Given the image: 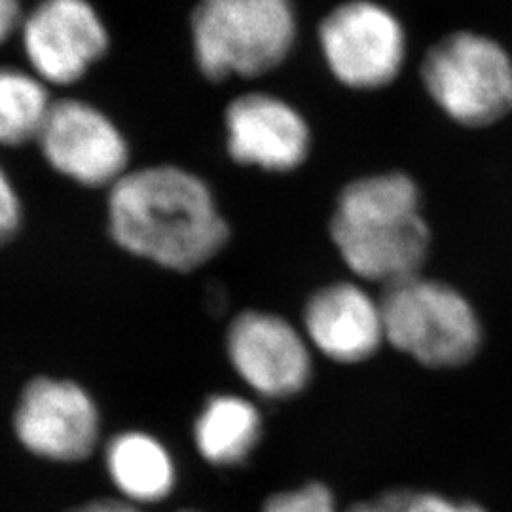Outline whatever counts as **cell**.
I'll return each instance as SVG.
<instances>
[{
	"instance_id": "1",
	"label": "cell",
	"mask_w": 512,
	"mask_h": 512,
	"mask_svg": "<svg viewBox=\"0 0 512 512\" xmlns=\"http://www.w3.org/2000/svg\"><path fill=\"white\" fill-rule=\"evenodd\" d=\"M107 207L116 245L165 270L192 272L230 239L211 186L179 165L128 171L110 186Z\"/></svg>"
},
{
	"instance_id": "2",
	"label": "cell",
	"mask_w": 512,
	"mask_h": 512,
	"mask_svg": "<svg viewBox=\"0 0 512 512\" xmlns=\"http://www.w3.org/2000/svg\"><path fill=\"white\" fill-rule=\"evenodd\" d=\"M330 238L349 270L365 281L389 287L420 275L431 247L420 186L403 171L351 181L336 200Z\"/></svg>"
},
{
	"instance_id": "3",
	"label": "cell",
	"mask_w": 512,
	"mask_h": 512,
	"mask_svg": "<svg viewBox=\"0 0 512 512\" xmlns=\"http://www.w3.org/2000/svg\"><path fill=\"white\" fill-rule=\"evenodd\" d=\"M192 54L203 76L224 82L281 67L298 38L293 0H198L190 18Z\"/></svg>"
},
{
	"instance_id": "4",
	"label": "cell",
	"mask_w": 512,
	"mask_h": 512,
	"mask_svg": "<svg viewBox=\"0 0 512 512\" xmlns=\"http://www.w3.org/2000/svg\"><path fill=\"white\" fill-rule=\"evenodd\" d=\"M429 99L463 128H490L512 112V57L497 40L456 31L421 59Z\"/></svg>"
},
{
	"instance_id": "5",
	"label": "cell",
	"mask_w": 512,
	"mask_h": 512,
	"mask_svg": "<svg viewBox=\"0 0 512 512\" xmlns=\"http://www.w3.org/2000/svg\"><path fill=\"white\" fill-rule=\"evenodd\" d=\"M380 308L385 338L421 365H465L482 344V327L473 306L446 283L421 275L408 277L385 287Z\"/></svg>"
},
{
	"instance_id": "6",
	"label": "cell",
	"mask_w": 512,
	"mask_h": 512,
	"mask_svg": "<svg viewBox=\"0 0 512 512\" xmlns=\"http://www.w3.org/2000/svg\"><path fill=\"white\" fill-rule=\"evenodd\" d=\"M317 38L330 74L355 92L384 90L406 65L403 21L376 0L338 4L321 21Z\"/></svg>"
},
{
	"instance_id": "7",
	"label": "cell",
	"mask_w": 512,
	"mask_h": 512,
	"mask_svg": "<svg viewBox=\"0 0 512 512\" xmlns=\"http://www.w3.org/2000/svg\"><path fill=\"white\" fill-rule=\"evenodd\" d=\"M23 450L50 463H78L92 456L101 414L90 391L73 380L35 376L19 393L12 416Z\"/></svg>"
},
{
	"instance_id": "8",
	"label": "cell",
	"mask_w": 512,
	"mask_h": 512,
	"mask_svg": "<svg viewBox=\"0 0 512 512\" xmlns=\"http://www.w3.org/2000/svg\"><path fill=\"white\" fill-rule=\"evenodd\" d=\"M37 141L46 162L82 186L110 188L128 173L124 133L86 101H55Z\"/></svg>"
},
{
	"instance_id": "9",
	"label": "cell",
	"mask_w": 512,
	"mask_h": 512,
	"mask_svg": "<svg viewBox=\"0 0 512 512\" xmlns=\"http://www.w3.org/2000/svg\"><path fill=\"white\" fill-rule=\"evenodd\" d=\"M25 55L42 82H78L109 52V29L88 0H42L23 19Z\"/></svg>"
},
{
	"instance_id": "10",
	"label": "cell",
	"mask_w": 512,
	"mask_h": 512,
	"mask_svg": "<svg viewBox=\"0 0 512 512\" xmlns=\"http://www.w3.org/2000/svg\"><path fill=\"white\" fill-rule=\"evenodd\" d=\"M226 150L239 165L291 173L310 158L311 128L287 99L268 92L241 93L224 110Z\"/></svg>"
},
{
	"instance_id": "11",
	"label": "cell",
	"mask_w": 512,
	"mask_h": 512,
	"mask_svg": "<svg viewBox=\"0 0 512 512\" xmlns=\"http://www.w3.org/2000/svg\"><path fill=\"white\" fill-rule=\"evenodd\" d=\"M228 355L245 384L268 399L293 397L310 382L304 338L272 313H241L228 332Z\"/></svg>"
},
{
	"instance_id": "12",
	"label": "cell",
	"mask_w": 512,
	"mask_h": 512,
	"mask_svg": "<svg viewBox=\"0 0 512 512\" xmlns=\"http://www.w3.org/2000/svg\"><path fill=\"white\" fill-rule=\"evenodd\" d=\"M313 346L338 363H361L385 338L380 300L355 283H334L313 294L304 313Z\"/></svg>"
},
{
	"instance_id": "13",
	"label": "cell",
	"mask_w": 512,
	"mask_h": 512,
	"mask_svg": "<svg viewBox=\"0 0 512 512\" xmlns=\"http://www.w3.org/2000/svg\"><path fill=\"white\" fill-rule=\"evenodd\" d=\"M110 482L131 505L158 503L175 486V465L160 440L143 431H126L105 448Z\"/></svg>"
},
{
	"instance_id": "14",
	"label": "cell",
	"mask_w": 512,
	"mask_h": 512,
	"mask_svg": "<svg viewBox=\"0 0 512 512\" xmlns=\"http://www.w3.org/2000/svg\"><path fill=\"white\" fill-rule=\"evenodd\" d=\"M262 431L256 406L243 397L219 395L209 399L194 427V439L203 458L230 467L249 458Z\"/></svg>"
},
{
	"instance_id": "15",
	"label": "cell",
	"mask_w": 512,
	"mask_h": 512,
	"mask_svg": "<svg viewBox=\"0 0 512 512\" xmlns=\"http://www.w3.org/2000/svg\"><path fill=\"white\" fill-rule=\"evenodd\" d=\"M52 105L38 76L0 69V145L18 147L38 139Z\"/></svg>"
},
{
	"instance_id": "16",
	"label": "cell",
	"mask_w": 512,
	"mask_h": 512,
	"mask_svg": "<svg viewBox=\"0 0 512 512\" xmlns=\"http://www.w3.org/2000/svg\"><path fill=\"white\" fill-rule=\"evenodd\" d=\"M262 512H338V509L329 488L311 482L304 488L270 497Z\"/></svg>"
},
{
	"instance_id": "17",
	"label": "cell",
	"mask_w": 512,
	"mask_h": 512,
	"mask_svg": "<svg viewBox=\"0 0 512 512\" xmlns=\"http://www.w3.org/2000/svg\"><path fill=\"white\" fill-rule=\"evenodd\" d=\"M21 226V202L6 171L0 167V245L18 234Z\"/></svg>"
},
{
	"instance_id": "18",
	"label": "cell",
	"mask_w": 512,
	"mask_h": 512,
	"mask_svg": "<svg viewBox=\"0 0 512 512\" xmlns=\"http://www.w3.org/2000/svg\"><path fill=\"white\" fill-rule=\"evenodd\" d=\"M406 512H486L469 501H454L437 494H412Z\"/></svg>"
},
{
	"instance_id": "19",
	"label": "cell",
	"mask_w": 512,
	"mask_h": 512,
	"mask_svg": "<svg viewBox=\"0 0 512 512\" xmlns=\"http://www.w3.org/2000/svg\"><path fill=\"white\" fill-rule=\"evenodd\" d=\"M410 495H412L410 492H403V490L387 492L376 499L353 505L348 512H406Z\"/></svg>"
},
{
	"instance_id": "20",
	"label": "cell",
	"mask_w": 512,
	"mask_h": 512,
	"mask_svg": "<svg viewBox=\"0 0 512 512\" xmlns=\"http://www.w3.org/2000/svg\"><path fill=\"white\" fill-rule=\"evenodd\" d=\"M19 25H23L19 0H0V44L12 37Z\"/></svg>"
},
{
	"instance_id": "21",
	"label": "cell",
	"mask_w": 512,
	"mask_h": 512,
	"mask_svg": "<svg viewBox=\"0 0 512 512\" xmlns=\"http://www.w3.org/2000/svg\"><path fill=\"white\" fill-rule=\"evenodd\" d=\"M69 512H143L141 507L131 505L124 499H93V501H86L78 507H73Z\"/></svg>"
},
{
	"instance_id": "22",
	"label": "cell",
	"mask_w": 512,
	"mask_h": 512,
	"mask_svg": "<svg viewBox=\"0 0 512 512\" xmlns=\"http://www.w3.org/2000/svg\"><path fill=\"white\" fill-rule=\"evenodd\" d=\"M181 512H194V511H181Z\"/></svg>"
}]
</instances>
